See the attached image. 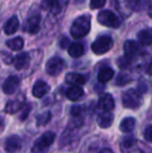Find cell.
<instances>
[{
	"label": "cell",
	"instance_id": "obj_12",
	"mask_svg": "<svg viewBox=\"0 0 152 153\" xmlns=\"http://www.w3.org/2000/svg\"><path fill=\"white\" fill-rule=\"evenodd\" d=\"M124 52L127 56L133 57L142 52V46L136 41L128 40L124 43Z\"/></svg>",
	"mask_w": 152,
	"mask_h": 153
},
{
	"label": "cell",
	"instance_id": "obj_37",
	"mask_svg": "<svg viewBox=\"0 0 152 153\" xmlns=\"http://www.w3.org/2000/svg\"><path fill=\"white\" fill-rule=\"evenodd\" d=\"M99 153H114V152H113L110 149H106V148H105V149H102Z\"/></svg>",
	"mask_w": 152,
	"mask_h": 153
},
{
	"label": "cell",
	"instance_id": "obj_16",
	"mask_svg": "<svg viewBox=\"0 0 152 153\" xmlns=\"http://www.w3.org/2000/svg\"><path fill=\"white\" fill-rule=\"evenodd\" d=\"M19 25H20V23H19L18 17L13 16L6 21L5 25H4V27H3V30L5 32V34H8V36H10V34H14L15 32L18 30Z\"/></svg>",
	"mask_w": 152,
	"mask_h": 153
},
{
	"label": "cell",
	"instance_id": "obj_31",
	"mask_svg": "<svg viewBox=\"0 0 152 153\" xmlns=\"http://www.w3.org/2000/svg\"><path fill=\"white\" fill-rule=\"evenodd\" d=\"M106 3V0H91L90 1V7L92 10H97V8H102Z\"/></svg>",
	"mask_w": 152,
	"mask_h": 153
},
{
	"label": "cell",
	"instance_id": "obj_9",
	"mask_svg": "<svg viewBox=\"0 0 152 153\" xmlns=\"http://www.w3.org/2000/svg\"><path fill=\"white\" fill-rule=\"evenodd\" d=\"M20 87V78L16 75L8 76L2 85V91L7 95H12L17 92Z\"/></svg>",
	"mask_w": 152,
	"mask_h": 153
},
{
	"label": "cell",
	"instance_id": "obj_10",
	"mask_svg": "<svg viewBox=\"0 0 152 153\" xmlns=\"http://www.w3.org/2000/svg\"><path fill=\"white\" fill-rule=\"evenodd\" d=\"M40 22H41V16L38 14H33L28 17L26 23L24 24V31H27L29 33H37L40 30Z\"/></svg>",
	"mask_w": 152,
	"mask_h": 153
},
{
	"label": "cell",
	"instance_id": "obj_38",
	"mask_svg": "<svg viewBox=\"0 0 152 153\" xmlns=\"http://www.w3.org/2000/svg\"><path fill=\"white\" fill-rule=\"evenodd\" d=\"M147 72H148V74H152V62L149 65L148 69H147Z\"/></svg>",
	"mask_w": 152,
	"mask_h": 153
},
{
	"label": "cell",
	"instance_id": "obj_14",
	"mask_svg": "<svg viewBox=\"0 0 152 153\" xmlns=\"http://www.w3.org/2000/svg\"><path fill=\"white\" fill-rule=\"evenodd\" d=\"M50 91V85L47 82L43 80H38L37 82L33 85V94L37 98H42L46 94H48V92Z\"/></svg>",
	"mask_w": 152,
	"mask_h": 153
},
{
	"label": "cell",
	"instance_id": "obj_39",
	"mask_svg": "<svg viewBox=\"0 0 152 153\" xmlns=\"http://www.w3.org/2000/svg\"><path fill=\"white\" fill-rule=\"evenodd\" d=\"M149 16H150L151 18H152V8H151V10H150V15H149Z\"/></svg>",
	"mask_w": 152,
	"mask_h": 153
},
{
	"label": "cell",
	"instance_id": "obj_27",
	"mask_svg": "<svg viewBox=\"0 0 152 153\" xmlns=\"http://www.w3.org/2000/svg\"><path fill=\"white\" fill-rule=\"evenodd\" d=\"M82 115H83V108L82 106H79V105H75L71 108V116L73 118V120L75 121H79L82 123Z\"/></svg>",
	"mask_w": 152,
	"mask_h": 153
},
{
	"label": "cell",
	"instance_id": "obj_32",
	"mask_svg": "<svg viewBox=\"0 0 152 153\" xmlns=\"http://www.w3.org/2000/svg\"><path fill=\"white\" fill-rule=\"evenodd\" d=\"M144 137L149 143H152V125L146 127V129L144 130Z\"/></svg>",
	"mask_w": 152,
	"mask_h": 153
},
{
	"label": "cell",
	"instance_id": "obj_18",
	"mask_svg": "<svg viewBox=\"0 0 152 153\" xmlns=\"http://www.w3.org/2000/svg\"><path fill=\"white\" fill-rule=\"evenodd\" d=\"M29 62H30V56L28 53H20L19 55H17L16 59H15V68L17 70H23L28 67Z\"/></svg>",
	"mask_w": 152,
	"mask_h": 153
},
{
	"label": "cell",
	"instance_id": "obj_6",
	"mask_svg": "<svg viewBox=\"0 0 152 153\" xmlns=\"http://www.w3.org/2000/svg\"><path fill=\"white\" fill-rule=\"evenodd\" d=\"M97 20L100 24L110 28H118L121 24L119 17L110 10H102L98 14Z\"/></svg>",
	"mask_w": 152,
	"mask_h": 153
},
{
	"label": "cell",
	"instance_id": "obj_11",
	"mask_svg": "<svg viewBox=\"0 0 152 153\" xmlns=\"http://www.w3.org/2000/svg\"><path fill=\"white\" fill-rule=\"evenodd\" d=\"M24 103H25V97L23 96V95H20L18 98L8 101V102L6 103L4 111L7 114H15L24 107Z\"/></svg>",
	"mask_w": 152,
	"mask_h": 153
},
{
	"label": "cell",
	"instance_id": "obj_17",
	"mask_svg": "<svg viewBox=\"0 0 152 153\" xmlns=\"http://www.w3.org/2000/svg\"><path fill=\"white\" fill-rule=\"evenodd\" d=\"M114 122L113 113H100L97 117V124L101 128H108Z\"/></svg>",
	"mask_w": 152,
	"mask_h": 153
},
{
	"label": "cell",
	"instance_id": "obj_26",
	"mask_svg": "<svg viewBox=\"0 0 152 153\" xmlns=\"http://www.w3.org/2000/svg\"><path fill=\"white\" fill-rule=\"evenodd\" d=\"M6 46L8 47L10 49L14 51H18L21 50L24 46V41L21 36H17V38H14L12 40H8L6 42Z\"/></svg>",
	"mask_w": 152,
	"mask_h": 153
},
{
	"label": "cell",
	"instance_id": "obj_15",
	"mask_svg": "<svg viewBox=\"0 0 152 153\" xmlns=\"http://www.w3.org/2000/svg\"><path fill=\"white\" fill-rule=\"evenodd\" d=\"M42 7L46 10L51 12L53 15H57L61 13L62 5L59 0H42Z\"/></svg>",
	"mask_w": 152,
	"mask_h": 153
},
{
	"label": "cell",
	"instance_id": "obj_25",
	"mask_svg": "<svg viewBox=\"0 0 152 153\" xmlns=\"http://www.w3.org/2000/svg\"><path fill=\"white\" fill-rule=\"evenodd\" d=\"M136 126V120L131 117H128L123 119L120 123V130L122 132H130L134 129Z\"/></svg>",
	"mask_w": 152,
	"mask_h": 153
},
{
	"label": "cell",
	"instance_id": "obj_8",
	"mask_svg": "<svg viewBox=\"0 0 152 153\" xmlns=\"http://www.w3.org/2000/svg\"><path fill=\"white\" fill-rule=\"evenodd\" d=\"M98 109L101 113H112L115 108V100L110 94H104L98 101Z\"/></svg>",
	"mask_w": 152,
	"mask_h": 153
},
{
	"label": "cell",
	"instance_id": "obj_3",
	"mask_svg": "<svg viewBox=\"0 0 152 153\" xmlns=\"http://www.w3.org/2000/svg\"><path fill=\"white\" fill-rule=\"evenodd\" d=\"M122 103L125 108L136 109L142 105L143 98L139 91L133 89H129L122 95Z\"/></svg>",
	"mask_w": 152,
	"mask_h": 153
},
{
	"label": "cell",
	"instance_id": "obj_33",
	"mask_svg": "<svg viewBox=\"0 0 152 153\" xmlns=\"http://www.w3.org/2000/svg\"><path fill=\"white\" fill-rule=\"evenodd\" d=\"M1 54H2V61L5 62V64L10 65V64H12V62H14V59H13V55L12 54L5 52V51H2Z\"/></svg>",
	"mask_w": 152,
	"mask_h": 153
},
{
	"label": "cell",
	"instance_id": "obj_4",
	"mask_svg": "<svg viewBox=\"0 0 152 153\" xmlns=\"http://www.w3.org/2000/svg\"><path fill=\"white\" fill-rule=\"evenodd\" d=\"M55 139V134L51 131L43 133L42 137H40L37 141L35 142L31 152L33 153H47L49 147L53 144Z\"/></svg>",
	"mask_w": 152,
	"mask_h": 153
},
{
	"label": "cell",
	"instance_id": "obj_5",
	"mask_svg": "<svg viewBox=\"0 0 152 153\" xmlns=\"http://www.w3.org/2000/svg\"><path fill=\"white\" fill-rule=\"evenodd\" d=\"M114 41L110 36H101L97 38L92 44V50L95 54H104L113 48Z\"/></svg>",
	"mask_w": 152,
	"mask_h": 153
},
{
	"label": "cell",
	"instance_id": "obj_30",
	"mask_svg": "<svg viewBox=\"0 0 152 153\" xmlns=\"http://www.w3.org/2000/svg\"><path fill=\"white\" fill-rule=\"evenodd\" d=\"M118 65L121 69H128L130 68V66L132 65V57L130 56H122L118 59Z\"/></svg>",
	"mask_w": 152,
	"mask_h": 153
},
{
	"label": "cell",
	"instance_id": "obj_35",
	"mask_svg": "<svg viewBox=\"0 0 152 153\" xmlns=\"http://www.w3.org/2000/svg\"><path fill=\"white\" fill-rule=\"evenodd\" d=\"M138 89H139V92H140L141 94H144V93H146L147 91H148V85H147V83L145 82V81L141 80L140 82H139Z\"/></svg>",
	"mask_w": 152,
	"mask_h": 153
},
{
	"label": "cell",
	"instance_id": "obj_23",
	"mask_svg": "<svg viewBox=\"0 0 152 153\" xmlns=\"http://www.w3.org/2000/svg\"><path fill=\"white\" fill-rule=\"evenodd\" d=\"M68 52H69V55L71 57L77 59V57H80L83 54L85 48H83V45L80 44V43H73L68 48Z\"/></svg>",
	"mask_w": 152,
	"mask_h": 153
},
{
	"label": "cell",
	"instance_id": "obj_22",
	"mask_svg": "<svg viewBox=\"0 0 152 153\" xmlns=\"http://www.w3.org/2000/svg\"><path fill=\"white\" fill-rule=\"evenodd\" d=\"M114 70L112 68H102L101 70L98 72V81L101 83H105L110 81V79L114 77Z\"/></svg>",
	"mask_w": 152,
	"mask_h": 153
},
{
	"label": "cell",
	"instance_id": "obj_28",
	"mask_svg": "<svg viewBox=\"0 0 152 153\" xmlns=\"http://www.w3.org/2000/svg\"><path fill=\"white\" fill-rule=\"evenodd\" d=\"M51 120V114L50 111H45L42 113L37 117V125L38 126H44Z\"/></svg>",
	"mask_w": 152,
	"mask_h": 153
},
{
	"label": "cell",
	"instance_id": "obj_29",
	"mask_svg": "<svg viewBox=\"0 0 152 153\" xmlns=\"http://www.w3.org/2000/svg\"><path fill=\"white\" fill-rule=\"evenodd\" d=\"M130 81H131V77L129 75L125 74V73H120L118 75L117 79H116V85L122 87V85H125L127 83H129Z\"/></svg>",
	"mask_w": 152,
	"mask_h": 153
},
{
	"label": "cell",
	"instance_id": "obj_7",
	"mask_svg": "<svg viewBox=\"0 0 152 153\" xmlns=\"http://www.w3.org/2000/svg\"><path fill=\"white\" fill-rule=\"evenodd\" d=\"M65 67H66V62L62 57L54 56V57H51L47 62L45 69H46V72L50 76H56V75H59L65 69Z\"/></svg>",
	"mask_w": 152,
	"mask_h": 153
},
{
	"label": "cell",
	"instance_id": "obj_21",
	"mask_svg": "<svg viewBox=\"0 0 152 153\" xmlns=\"http://www.w3.org/2000/svg\"><path fill=\"white\" fill-rule=\"evenodd\" d=\"M138 40L139 43L141 45H144V46H147V45L152 44V29H143L138 33Z\"/></svg>",
	"mask_w": 152,
	"mask_h": 153
},
{
	"label": "cell",
	"instance_id": "obj_34",
	"mask_svg": "<svg viewBox=\"0 0 152 153\" xmlns=\"http://www.w3.org/2000/svg\"><path fill=\"white\" fill-rule=\"evenodd\" d=\"M30 108H31L30 104L25 105V107H24V108H23L22 114H21V115H20V120H21V121H23V120L26 119L27 116H28V114H29V111H30Z\"/></svg>",
	"mask_w": 152,
	"mask_h": 153
},
{
	"label": "cell",
	"instance_id": "obj_13",
	"mask_svg": "<svg viewBox=\"0 0 152 153\" xmlns=\"http://www.w3.org/2000/svg\"><path fill=\"white\" fill-rule=\"evenodd\" d=\"M21 147V140L17 135H10V137L5 140L4 143V149L8 153H16L19 151Z\"/></svg>",
	"mask_w": 152,
	"mask_h": 153
},
{
	"label": "cell",
	"instance_id": "obj_24",
	"mask_svg": "<svg viewBox=\"0 0 152 153\" xmlns=\"http://www.w3.org/2000/svg\"><path fill=\"white\" fill-rule=\"evenodd\" d=\"M131 8L136 12L140 10H146L151 7V1L150 0H132L131 2Z\"/></svg>",
	"mask_w": 152,
	"mask_h": 153
},
{
	"label": "cell",
	"instance_id": "obj_2",
	"mask_svg": "<svg viewBox=\"0 0 152 153\" xmlns=\"http://www.w3.org/2000/svg\"><path fill=\"white\" fill-rule=\"evenodd\" d=\"M121 151L122 153H152L151 148L131 137L122 140Z\"/></svg>",
	"mask_w": 152,
	"mask_h": 153
},
{
	"label": "cell",
	"instance_id": "obj_36",
	"mask_svg": "<svg viewBox=\"0 0 152 153\" xmlns=\"http://www.w3.org/2000/svg\"><path fill=\"white\" fill-rule=\"evenodd\" d=\"M68 45H69V40H68V38L63 36L61 42H59V46L62 47V49H66L68 47ZM68 48H69V47H68Z\"/></svg>",
	"mask_w": 152,
	"mask_h": 153
},
{
	"label": "cell",
	"instance_id": "obj_19",
	"mask_svg": "<svg viewBox=\"0 0 152 153\" xmlns=\"http://www.w3.org/2000/svg\"><path fill=\"white\" fill-rule=\"evenodd\" d=\"M66 81H67L69 85L79 87V85H85V81H87V78H85L83 75L78 74V73H69V74H67V76H66Z\"/></svg>",
	"mask_w": 152,
	"mask_h": 153
},
{
	"label": "cell",
	"instance_id": "obj_1",
	"mask_svg": "<svg viewBox=\"0 0 152 153\" xmlns=\"http://www.w3.org/2000/svg\"><path fill=\"white\" fill-rule=\"evenodd\" d=\"M90 29H91V18L87 15H82L74 20L70 29V33L74 39H81L89 33Z\"/></svg>",
	"mask_w": 152,
	"mask_h": 153
},
{
	"label": "cell",
	"instance_id": "obj_20",
	"mask_svg": "<svg viewBox=\"0 0 152 153\" xmlns=\"http://www.w3.org/2000/svg\"><path fill=\"white\" fill-rule=\"evenodd\" d=\"M83 96V91L80 87L77 85H71L66 91V97L71 101H77Z\"/></svg>",
	"mask_w": 152,
	"mask_h": 153
}]
</instances>
